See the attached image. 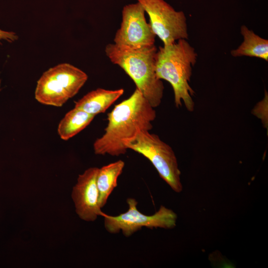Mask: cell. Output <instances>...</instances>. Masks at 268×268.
I'll return each mask as SVG.
<instances>
[{
  "mask_svg": "<svg viewBox=\"0 0 268 268\" xmlns=\"http://www.w3.org/2000/svg\"><path fill=\"white\" fill-rule=\"evenodd\" d=\"M156 112L137 89L130 97L116 105L108 114L105 133L93 143L95 154L120 156L127 152L123 141L139 130L150 131Z\"/></svg>",
  "mask_w": 268,
  "mask_h": 268,
  "instance_id": "6da1fadb",
  "label": "cell"
},
{
  "mask_svg": "<svg viewBox=\"0 0 268 268\" xmlns=\"http://www.w3.org/2000/svg\"><path fill=\"white\" fill-rule=\"evenodd\" d=\"M197 58L195 48L184 39L159 47L156 55L155 73L157 78L171 85L176 107L181 106L183 102L190 112L194 110L192 96L195 92L189 82Z\"/></svg>",
  "mask_w": 268,
  "mask_h": 268,
  "instance_id": "7a4b0ae2",
  "label": "cell"
},
{
  "mask_svg": "<svg viewBox=\"0 0 268 268\" xmlns=\"http://www.w3.org/2000/svg\"><path fill=\"white\" fill-rule=\"evenodd\" d=\"M155 45L140 48L119 46L110 43L105 46L106 55L132 79L136 88L151 106H159L164 87L155 73Z\"/></svg>",
  "mask_w": 268,
  "mask_h": 268,
  "instance_id": "3957f363",
  "label": "cell"
},
{
  "mask_svg": "<svg viewBox=\"0 0 268 268\" xmlns=\"http://www.w3.org/2000/svg\"><path fill=\"white\" fill-rule=\"evenodd\" d=\"M87 79V74L75 66L59 64L45 71L38 79L35 98L42 104L61 107L78 92Z\"/></svg>",
  "mask_w": 268,
  "mask_h": 268,
  "instance_id": "277c9868",
  "label": "cell"
},
{
  "mask_svg": "<svg viewBox=\"0 0 268 268\" xmlns=\"http://www.w3.org/2000/svg\"><path fill=\"white\" fill-rule=\"evenodd\" d=\"M125 147L147 158L160 177L177 193L182 191L181 172L172 147L158 135L148 131L139 130L132 137L123 141Z\"/></svg>",
  "mask_w": 268,
  "mask_h": 268,
  "instance_id": "5b68a950",
  "label": "cell"
},
{
  "mask_svg": "<svg viewBox=\"0 0 268 268\" xmlns=\"http://www.w3.org/2000/svg\"><path fill=\"white\" fill-rule=\"evenodd\" d=\"M128 210L117 216L103 213L104 227L109 233L116 234L122 231L126 237H129L142 227L153 229H171L176 225L177 214L171 209L161 206L154 214L148 215L140 212L137 208L135 199L127 200Z\"/></svg>",
  "mask_w": 268,
  "mask_h": 268,
  "instance_id": "8992f818",
  "label": "cell"
},
{
  "mask_svg": "<svg viewBox=\"0 0 268 268\" xmlns=\"http://www.w3.org/2000/svg\"><path fill=\"white\" fill-rule=\"evenodd\" d=\"M149 17V24L163 46L178 40L188 39L187 18L183 11L176 10L164 0H137Z\"/></svg>",
  "mask_w": 268,
  "mask_h": 268,
  "instance_id": "52a82bcc",
  "label": "cell"
},
{
  "mask_svg": "<svg viewBox=\"0 0 268 268\" xmlns=\"http://www.w3.org/2000/svg\"><path fill=\"white\" fill-rule=\"evenodd\" d=\"M155 37L139 2L123 7L120 27L114 38L115 44L132 48L150 47L155 45Z\"/></svg>",
  "mask_w": 268,
  "mask_h": 268,
  "instance_id": "ba28073f",
  "label": "cell"
},
{
  "mask_svg": "<svg viewBox=\"0 0 268 268\" xmlns=\"http://www.w3.org/2000/svg\"><path fill=\"white\" fill-rule=\"evenodd\" d=\"M97 167H90L79 174L73 187L71 198L79 217L86 221H94L104 213L99 205L96 179Z\"/></svg>",
  "mask_w": 268,
  "mask_h": 268,
  "instance_id": "9c48e42d",
  "label": "cell"
},
{
  "mask_svg": "<svg viewBox=\"0 0 268 268\" xmlns=\"http://www.w3.org/2000/svg\"><path fill=\"white\" fill-rule=\"evenodd\" d=\"M123 88L107 90L97 88L92 90L74 103V107L96 116L104 113L124 93Z\"/></svg>",
  "mask_w": 268,
  "mask_h": 268,
  "instance_id": "30bf717a",
  "label": "cell"
},
{
  "mask_svg": "<svg viewBox=\"0 0 268 268\" xmlns=\"http://www.w3.org/2000/svg\"><path fill=\"white\" fill-rule=\"evenodd\" d=\"M243 41L236 49L230 52L234 57L247 56L268 61V40L263 38L243 25L241 27Z\"/></svg>",
  "mask_w": 268,
  "mask_h": 268,
  "instance_id": "8fae6325",
  "label": "cell"
},
{
  "mask_svg": "<svg viewBox=\"0 0 268 268\" xmlns=\"http://www.w3.org/2000/svg\"><path fill=\"white\" fill-rule=\"evenodd\" d=\"M125 162L119 160L98 169L96 183L99 193V205L101 208L117 186L118 177L123 172Z\"/></svg>",
  "mask_w": 268,
  "mask_h": 268,
  "instance_id": "7c38bea8",
  "label": "cell"
},
{
  "mask_svg": "<svg viewBox=\"0 0 268 268\" xmlns=\"http://www.w3.org/2000/svg\"><path fill=\"white\" fill-rule=\"evenodd\" d=\"M95 116L74 107L66 114L60 122L58 133L61 139L67 140L84 129Z\"/></svg>",
  "mask_w": 268,
  "mask_h": 268,
  "instance_id": "4fadbf2b",
  "label": "cell"
},
{
  "mask_svg": "<svg viewBox=\"0 0 268 268\" xmlns=\"http://www.w3.org/2000/svg\"><path fill=\"white\" fill-rule=\"evenodd\" d=\"M18 38V37L15 33L0 29V41L4 40L9 42H12L17 40Z\"/></svg>",
  "mask_w": 268,
  "mask_h": 268,
  "instance_id": "5bb4252c",
  "label": "cell"
},
{
  "mask_svg": "<svg viewBox=\"0 0 268 268\" xmlns=\"http://www.w3.org/2000/svg\"><path fill=\"white\" fill-rule=\"evenodd\" d=\"M0 85H1V79H0V91L1 90Z\"/></svg>",
  "mask_w": 268,
  "mask_h": 268,
  "instance_id": "9a60e30c",
  "label": "cell"
}]
</instances>
